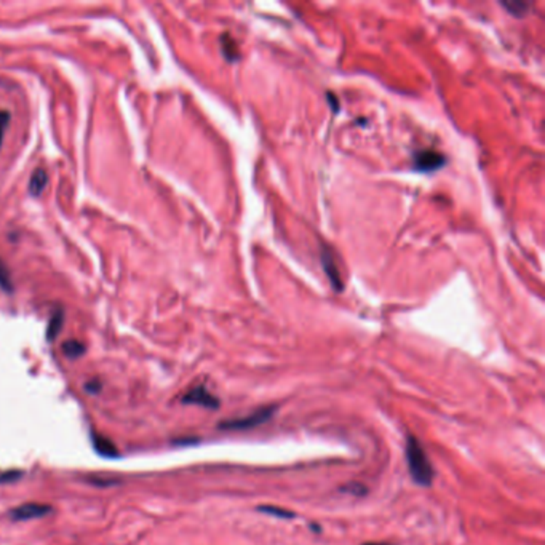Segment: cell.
Masks as SVG:
<instances>
[{
  "label": "cell",
  "instance_id": "obj_4",
  "mask_svg": "<svg viewBox=\"0 0 545 545\" xmlns=\"http://www.w3.org/2000/svg\"><path fill=\"white\" fill-rule=\"evenodd\" d=\"M445 162L446 160L443 155L430 149L419 150V152L414 154V168L418 171H424V173L441 168L445 165Z\"/></svg>",
  "mask_w": 545,
  "mask_h": 545
},
{
  "label": "cell",
  "instance_id": "obj_13",
  "mask_svg": "<svg viewBox=\"0 0 545 545\" xmlns=\"http://www.w3.org/2000/svg\"><path fill=\"white\" fill-rule=\"evenodd\" d=\"M18 476H21V472H10V474L0 476V481H7V479H18Z\"/></svg>",
  "mask_w": 545,
  "mask_h": 545
},
{
  "label": "cell",
  "instance_id": "obj_2",
  "mask_svg": "<svg viewBox=\"0 0 545 545\" xmlns=\"http://www.w3.org/2000/svg\"><path fill=\"white\" fill-rule=\"evenodd\" d=\"M277 411V406H264V408H259L256 411H253L251 414H248L245 418H240V419H232V420H224V422L220 424V429L222 430H248V429H254L258 427V425H261L264 422H267V420H271L274 413Z\"/></svg>",
  "mask_w": 545,
  "mask_h": 545
},
{
  "label": "cell",
  "instance_id": "obj_1",
  "mask_svg": "<svg viewBox=\"0 0 545 545\" xmlns=\"http://www.w3.org/2000/svg\"><path fill=\"white\" fill-rule=\"evenodd\" d=\"M406 462H408V470L409 475H411L413 481L419 486H430L434 481V467L432 462H430L427 453L420 445V441L413 437V435H408L406 438Z\"/></svg>",
  "mask_w": 545,
  "mask_h": 545
},
{
  "label": "cell",
  "instance_id": "obj_10",
  "mask_svg": "<svg viewBox=\"0 0 545 545\" xmlns=\"http://www.w3.org/2000/svg\"><path fill=\"white\" fill-rule=\"evenodd\" d=\"M258 512L267 513V515H274L277 518H283V520H292V518L296 517L293 512L285 510V508H280V507H275V506H259Z\"/></svg>",
  "mask_w": 545,
  "mask_h": 545
},
{
  "label": "cell",
  "instance_id": "obj_12",
  "mask_svg": "<svg viewBox=\"0 0 545 545\" xmlns=\"http://www.w3.org/2000/svg\"><path fill=\"white\" fill-rule=\"evenodd\" d=\"M0 285H2L3 288L10 289V278H8V274L5 271L2 264H0Z\"/></svg>",
  "mask_w": 545,
  "mask_h": 545
},
{
  "label": "cell",
  "instance_id": "obj_6",
  "mask_svg": "<svg viewBox=\"0 0 545 545\" xmlns=\"http://www.w3.org/2000/svg\"><path fill=\"white\" fill-rule=\"evenodd\" d=\"M46 183H48V175H46V171L44 168H37L30 176V181H29V192L30 195L37 197L44 192V189L46 188Z\"/></svg>",
  "mask_w": 545,
  "mask_h": 545
},
{
  "label": "cell",
  "instance_id": "obj_11",
  "mask_svg": "<svg viewBox=\"0 0 545 545\" xmlns=\"http://www.w3.org/2000/svg\"><path fill=\"white\" fill-rule=\"evenodd\" d=\"M10 123V112L8 111H0V146H2L5 132H7Z\"/></svg>",
  "mask_w": 545,
  "mask_h": 545
},
{
  "label": "cell",
  "instance_id": "obj_3",
  "mask_svg": "<svg viewBox=\"0 0 545 545\" xmlns=\"http://www.w3.org/2000/svg\"><path fill=\"white\" fill-rule=\"evenodd\" d=\"M53 512V508L46 503H37L29 502L23 503L13 510H10V518L15 521H26V520H35V518H44Z\"/></svg>",
  "mask_w": 545,
  "mask_h": 545
},
{
  "label": "cell",
  "instance_id": "obj_7",
  "mask_svg": "<svg viewBox=\"0 0 545 545\" xmlns=\"http://www.w3.org/2000/svg\"><path fill=\"white\" fill-rule=\"evenodd\" d=\"M93 445H95V449L98 453L101 456H106V458H114V456L118 454L116 446L112 445V441H109L105 437H100V435H93Z\"/></svg>",
  "mask_w": 545,
  "mask_h": 545
},
{
  "label": "cell",
  "instance_id": "obj_8",
  "mask_svg": "<svg viewBox=\"0 0 545 545\" xmlns=\"http://www.w3.org/2000/svg\"><path fill=\"white\" fill-rule=\"evenodd\" d=\"M63 323H64L63 310H56L55 315L51 316V320L48 321V328H46V339L48 341L56 339V336L60 334L61 328H63Z\"/></svg>",
  "mask_w": 545,
  "mask_h": 545
},
{
  "label": "cell",
  "instance_id": "obj_9",
  "mask_svg": "<svg viewBox=\"0 0 545 545\" xmlns=\"http://www.w3.org/2000/svg\"><path fill=\"white\" fill-rule=\"evenodd\" d=\"M63 352L67 358H79L85 354V346L75 339H69L63 344Z\"/></svg>",
  "mask_w": 545,
  "mask_h": 545
},
{
  "label": "cell",
  "instance_id": "obj_5",
  "mask_svg": "<svg viewBox=\"0 0 545 545\" xmlns=\"http://www.w3.org/2000/svg\"><path fill=\"white\" fill-rule=\"evenodd\" d=\"M184 404H199V406L216 409L220 406V400H217L213 393H210L204 386H197L186 393L183 397Z\"/></svg>",
  "mask_w": 545,
  "mask_h": 545
},
{
  "label": "cell",
  "instance_id": "obj_14",
  "mask_svg": "<svg viewBox=\"0 0 545 545\" xmlns=\"http://www.w3.org/2000/svg\"><path fill=\"white\" fill-rule=\"evenodd\" d=\"M361 545H392V544H384V542H366V544H361Z\"/></svg>",
  "mask_w": 545,
  "mask_h": 545
}]
</instances>
